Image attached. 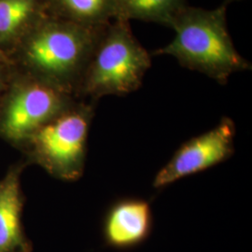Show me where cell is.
Segmentation results:
<instances>
[{"label": "cell", "mask_w": 252, "mask_h": 252, "mask_svg": "<svg viewBox=\"0 0 252 252\" xmlns=\"http://www.w3.org/2000/svg\"><path fill=\"white\" fill-rule=\"evenodd\" d=\"M27 162L11 165L0 180V252H31L23 225L22 175Z\"/></svg>", "instance_id": "52a82bcc"}, {"label": "cell", "mask_w": 252, "mask_h": 252, "mask_svg": "<svg viewBox=\"0 0 252 252\" xmlns=\"http://www.w3.org/2000/svg\"><path fill=\"white\" fill-rule=\"evenodd\" d=\"M54 18L87 27H105L114 20V0H46Z\"/></svg>", "instance_id": "30bf717a"}, {"label": "cell", "mask_w": 252, "mask_h": 252, "mask_svg": "<svg viewBox=\"0 0 252 252\" xmlns=\"http://www.w3.org/2000/svg\"><path fill=\"white\" fill-rule=\"evenodd\" d=\"M94 103H75L31 135L19 149L57 180H80L85 168Z\"/></svg>", "instance_id": "277c9868"}, {"label": "cell", "mask_w": 252, "mask_h": 252, "mask_svg": "<svg viewBox=\"0 0 252 252\" xmlns=\"http://www.w3.org/2000/svg\"><path fill=\"white\" fill-rule=\"evenodd\" d=\"M234 1H241V0H225L226 4H228V3H231V2H234Z\"/></svg>", "instance_id": "7c38bea8"}, {"label": "cell", "mask_w": 252, "mask_h": 252, "mask_svg": "<svg viewBox=\"0 0 252 252\" xmlns=\"http://www.w3.org/2000/svg\"><path fill=\"white\" fill-rule=\"evenodd\" d=\"M1 86H2V80H1V77H0V89H1Z\"/></svg>", "instance_id": "5bb4252c"}, {"label": "cell", "mask_w": 252, "mask_h": 252, "mask_svg": "<svg viewBox=\"0 0 252 252\" xmlns=\"http://www.w3.org/2000/svg\"><path fill=\"white\" fill-rule=\"evenodd\" d=\"M153 228L151 205L140 199H126L114 204L105 218L103 233L110 247L128 249L142 243Z\"/></svg>", "instance_id": "ba28073f"}, {"label": "cell", "mask_w": 252, "mask_h": 252, "mask_svg": "<svg viewBox=\"0 0 252 252\" xmlns=\"http://www.w3.org/2000/svg\"><path fill=\"white\" fill-rule=\"evenodd\" d=\"M107 27H87L54 17L43 20L26 49V61L32 77L76 96Z\"/></svg>", "instance_id": "7a4b0ae2"}, {"label": "cell", "mask_w": 252, "mask_h": 252, "mask_svg": "<svg viewBox=\"0 0 252 252\" xmlns=\"http://www.w3.org/2000/svg\"><path fill=\"white\" fill-rule=\"evenodd\" d=\"M2 60H4V56H3V54L0 53V61H2Z\"/></svg>", "instance_id": "4fadbf2b"}, {"label": "cell", "mask_w": 252, "mask_h": 252, "mask_svg": "<svg viewBox=\"0 0 252 252\" xmlns=\"http://www.w3.org/2000/svg\"><path fill=\"white\" fill-rule=\"evenodd\" d=\"M73 98L33 77L20 82L0 108V137L20 148L39 128L72 107Z\"/></svg>", "instance_id": "5b68a950"}, {"label": "cell", "mask_w": 252, "mask_h": 252, "mask_svg": "<svg viewBox=\"0 0 252 252\" xmlns=\"http://www.w3.org/2000/svg\"><path fill=\"white\" fill-rule=\"evenodd\" d=\"M235 133L234 121L223 117L212 129L181 145L155 175L153 188L162 189L183 178L225 162L234 154Z\"/></svg>", "instance_id": "8992f818"}, {"label": "cell", "mask_w": 252, "mask_h": 252, "mask_svg": "<svg viewBox=\"0 0 252 252\" xmlns=\"http://www.w3.org/2000/svg\"><path fill=\"white\" fill-rule=\"evenodd\" d=\"M152 56L135 38L130 22L111 21L91 57L76 96L96 102L103 96L134 93L152 66Z\"/></svg>", "instance_id": "3957f363"}, {"label": "cell", "mask_w": 252, "mask_h": 252, "mask_svg": "<svg viewBox=\"0 0 252 252\" xmlns=\"http://www.w3.org/2000/svg\"><path fill=\"white\" fill-rule=\"evenodd\" d=\"M39 7V0H0V38L17 34Z\"/></svg>", "instance_id": "8fae6325"}, {"label": "cell", "mask_w": 252, "mask_h": 252, "mask_svg": "<svg viewBox=\"0 0 252 252\" xmlns=\"http://www.w3.org/2000/svg\"><path fill=\"white\" fill-rule=\"evenodd\" d=\"M226 13V3L213 9L187 5L172 26L173 40L152 55L172 56L182 66L220 84H226L234 73L251 70V63L234 47Z\"/></svg>", "instance_id": "6da1fadb"}, {"label": "cell", "mask_w": 252, "mask_h": 252, "mask_svg": "<svg viewBox=\"0 0 252 252\" xmlns=\"http://www.w3.org/2000/svg\"><path fill=\"white\" fill-rule=\"evenodd\" d=\"M186 0H114V20H140L171 28Z\"/></svg>", "instance_id": "9c48e42d"}]
</instances>
